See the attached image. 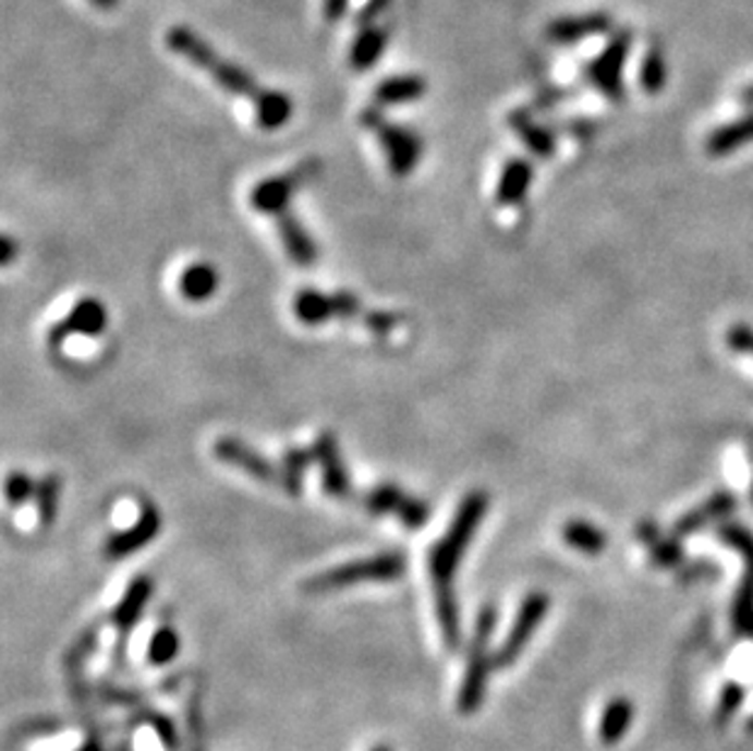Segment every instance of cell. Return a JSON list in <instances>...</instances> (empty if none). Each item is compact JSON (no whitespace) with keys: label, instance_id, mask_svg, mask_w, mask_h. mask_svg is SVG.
<instances>
[{"label":"cell","instance_id":"obj_28","mask_svg":"<svg viewBox=\"0 0 753 751\" xmlns=\"http://www.w3.org/2000/svg\"><path fill=\"white\" fill-rule=\"evenodd\" d=\"M35 502H37V518L39 522L49 528L51 522L57 520L59 502H61V479L57 473H49V476L39 479L37 490H35Z\"/></svg>","mask_w":753,"mask_h":751},{"label":"cell","instance_id":"obj_19","mask_svg":"<svg viewBox=\"0 0 753 751\" xmlns=\"http://www.w3.org/2000/svg\"><path fill=\"white\" fill-rule=\"evenodd\" d=\"M612 25V17L605 13H587V15H573L554 20L549 27V37L559 45H573L581 43L585 37L607 33Z\"/></svg>","mask_w":753,"mask_h":751},{"label":"cell","instance_id":"obj_21","mask_svg":"<svg viewBox=\"0 0 753 751\" xmlns=\"http://www.w3.org/2000/svg\"><path fill=\"white\" fill-rule=\"evenodd\" d=\"M510 128L514 130V135L522 140L524 147H530L536 157H551L556 149L554 132L542 128L539 122H534L527 110H514L510 112Z\"/></svg>","mask_w":753,"mask_h":751},{"label":"cell","instance_id":"obj_23","mask_svg":"<svg viewBox=\"0 0 753 751\" xmlns=\"http://www.w3.org/2000/svg\"><path fill=\"white\" fill-rule=\"evenodd\" d=\"M388 33L376 25H366L359 29V35L354 39L352 49H349V61L356 71H368L376 66V61L386 51Z\"/></svg>","mask_w":753,"mask_h":751},{"label":"cell","instance_id":"obj_29","mask_svg":"<svg viewBox=\"0 0 753 751\" xmlns=\"http://www.w3.org/2000/svg\"><path fill=\"white\" fill-rule=\"evenodd\" d=\"M179 646H181V640L177 630H173V627H159L149 640V652H147L149 662L157 666L171 664L173 658L179 656Z\"/></svg>","mask_w":753,"mask_h":751},{"label":"cell","instance_id":"obj_12","mask_svg":"<svg viewBox=\"0 0 753 751\" xmlns=\"http://www.w3.org/2000/svg\"><path fill=\"white\" fill-rule=\"evenodd\" d=\"M313 455H315L319 471H323V488L327 496L337 500H352L354 486L344 467L342 449H339V441L332 432H323V435H317L313 445Z\"/></svg>","mask_w":753,"mask_h":751},{"label":"cell","instance_id":"obj_31","mask_svg":"<svg viewBox=\"0 0 753 751\" xmlns=\"http://www.w3.org/2000/svg\"><path fill=\"white\" fill-rule=\"evenodd\" d=\"M642 88L646 94H658L666 86V61L656 49L648 51L642 61Z\"/></svg>","mask_w":753,"mask_h":751},{"label":"cell","instance_id":"obj_7","mask_svg":"<svg viewBox=\"0 0 753 751\" xmlns=\"http://www.w3.org/2000/svg\"><path fill=\"white\" fill-rule=\"evenodd\" d=\"M364 508L371 516H396L405 528L420 530L429 520V506L422 498L408 496L396 483H378L364 493Z\"/></svg>","mask_w":753,"mask_h":751},{"label":"cell","instance_id":"obj_17","mask_svg":"<svg viewBox=\"0 0 753 751\" xmlns=\"http://www.w3.org/2000/svg\"><path fill=\"white\" fill-rule=\"evenodd\" d=\"M278 225V237H281V244L295 266L301 269H311L317 264V244L307 230L301 225V220L295 215H288V218L276 220Z\"/></svg>","mask_w":753,"mask_h":751},{"label":"cell","instance_id":"obj_32","mask_svg":"<svg viewBox=\"0 0 753 751\" xmlns=\"http://www.w3.org/2000/svg\"><path fill=\"white\" fill-rule=\"evenodd\" d=\"M35 490H37V483L27 476L25 471H15L10 473L8 481H5V498H8V506L20 508L25 506L29 498H35Z\"/></svg>","mask_w":753,"mask_h":751},{"label":"cell","instance_id":"obj_1","mask_svg":"<svg viewBox=\"0 0 753 751\" xmlns=\"http://www.w3.org/2000/svg\"><path fill=\"white\" fill-rule=\"evenodd\" d=\"M490 508V496L486 490H471L461 506L453 512L447 534L432 544L427 552V569L432 579V591H435L437 622L444 637V644L453 652L461 640L459 625V603L453 593V581H457V569L466 554L469 544L476 537L483 518Z\"/></svg>","mask_w":753,"mask_h":751},{"label":"cell","instance_id":"obj_38","mask_svg":"<svg viewBox=\"0 0 753 751\" xmlns=\"http://www.w3.org/2000/svg\"><path fill=\"white\" fill-rule=\"evenodd\" d=\"M15 254H17V244H15L13 237L5 234L3 242H0V259H3V266H8L10 262H13Z\"/></svg>","mask_w":753,"mask_h":751},{"label":"cell","instance_id":"obj_39","mask_svg":"<svg viewBox=\"0 0 753 751\" xmlns=\"http://www.w3.org/2000/svg\"><path fill=\"white\" fill-rule=\"evenodd\" d=\"M90 3L96 5V8H100V10H112V8L120 3V0H90Z\"/></svg>","mask_w":753,"mask_h":751},{"label":"cell","instance_id":"obj_27","mask_svg":"<svg viewBox=\"0 0 753 751\" xmlns=\"http://www.w3.org/2000/svg\"><path fill=\"white\" fill-rule=\"evenodd\" d=\"M315 461L313 455V447L305 449V447H291L286 449V455L281 459V473H283V483L281 488L288 493V496L297 498L303 493V479H305V471Z\"/></svg>","mask_w":753,"mask_h":751},{"label":"cell","instance_id":"obj_42","mask_svg":"<svg viewBox=\"0 0 753 751\" xmlns=\"http://www.w3.org/2000/svg\"><path fill=\"white\" fill-rule=\"evenodd\" d=\"M751 496H753V488H751Z\"/></svg>","mask_w":753,"mask_h":751},{"label":"cell","instance_id":"obj_36","mask_svg":"<svg viewBox=\"0 0 753 751\" xmlns=\"http://www.w3.org/2000/svg\"><path fill=\"white\" fill-rule=\"evenodd\" d=\"M680 557H683V552L676 542H656L654 547V561L658 566H673Z\"/></svg>","mask_w":753,"mask_h":751},{"label":"cell","instance_id":"obj_6","mask_svg":"<svg viewBox=\"0 0 753 751\" xmlns=\"http://www.w3.org/2000/svg\"><path fill=\"white\" fill-rule=\"evenodd\" d=\"M495 630V610L483 608L476 622V632H473V642L469 650V666L466 676L461 681L459 691V713L461 715H473L483 703V691H486L488 681V668H490V637Z\"/></svg>","mask_w":753,"mask_h":751},{"label":"cell","instance_id":"obj_18","mask_svg":"<svg viewBox=\"0 0 753 751\" xmlns=\"http://www.w3.org/2000/svg\"><path fill=\"white\" fill-rule=\"evenodd\" d=\"M532 179H534V169L527 159L514 157L505 163L500 171L498 189H495V201H498L500 208L520 205L524 201V195L530 193Z\"/></svg>","mask_w":753,"mask_h":751},{"label":"cell","instance_id":"obj_20","mask_svg":"<svg viewBox=\"0 0 753 751\" xmlns=\"http://www.w3.org/2000/svg\"><path fill=\"white\" fill-rule=\"evenodd\" d=\"M427 94V84L422 76L415 74H402L384 78L374 90V102L378 108L390 106H405V102L420 100Z\"/></svg>","mask_w":753,"mask_h":751},{"label":"cell","instance_id":"obj_9","mask_svg":"<svg viewBox=\"0 0 753 751\" xmlns=\"http://www.w3.org/2000/svg\"><path fill=\"white\" fill-rule=\"evenodd\" d=\"M108 327V311L106 305L96 298H84V301H78L71 311L66 313V317H61L57 325H51L49 335H47V342L51 349H59L64 347V342L69 337H98L106 332Z\"/></svg>","mask_w":753,"mask_h":751},{"label":"cell","instance_id":"obj_5","mask_svg":"<svg viewBox=\"0 0 753 751\" xmlns=\"http://www.w3.org/2000/svg\"><path fill=\"white\" fill-rule=\"evenodd\" d=\"M319 169H323L319 159H305L291 171L264 179L252 189L250 205L256 213L271 215V218L276 220L288 218V215H293L291 213L293 195L301 191L307 181H313L319 173Z\"/></svg>","mask_w":753,"mask_h":751},{"label":"cell","instance_id":"obj_26","mask_svg":"<svg viewBox=\"0 0 753 751\" xmlns=\"http://www.w3.org/2000/svg\"><path fill=\"white\" fill-rule=\"evenodd\" d=\"M561 540L575 552L587 554V557H597V554H603V549L607 547V537L603 534V530L585 520L566 522L561 528Z\"/></svg>","mask_w":753,"mask_h":751},{"label":"cell","instance_id":"obj_2","mask_svg":"<svg viewBox=\"0 0 753 751\" xmlns=\"http://www.w3.org/2000/svg\"><path fill=\"white\" fill-rule=\"evenodd\" d=\"M167 45L171 51H177L179 57L189 59L193 66L203 69L215 84L232 96H240L252 100L256 110V120L259 128L274 132L283 128L293 116V100L281 90H264L256 81L246 74L242 66L232 64V61L222 59L201 35H195L191 27H171L167 33Z\"/></svg>","mask_w":753,"mask_h":751},{"label":"cell","instance_id":"obj_41","mask_svg":"<svg viewBox=\"0 0 753 751\" xmlns=\"http://www.w3.org/2000/svg\"><path fill=\"white\" fill-rule=\"evenodd\" d=\"M374 751H390V749H388V747H384V744H380V747H376Z\"/></svg>","mask_w":753,"mask_h":751},{"label":"cell","instance_id":"obj_11","mask_svg":"<svg viewBox=\"0 0 753 751\" xmlns=\"http://www.w3.org/2000/svg\"><path fill=\"white\" fill-rule=\"evenodd\" d=\"M546 610H549V598H546L544 593H532L524 598L522 608L512 622L510 634L505 637L502 646L498 650V654H495V666H510L514 658L520 656V652L532 640L534 630L544 620Z\"/></svg>","mask_w":753,"mask_h":751},{"label":"cell","instance_id":"obj_10","mask_svg":"<svg viewBox=\"0 0 753 751\" xmlns=\"http://www.w3.org/2000/svg\"><path fill=\"white\" fill-rule=\"evenodd\" d=\"M159 532H161L159 508L151 506V502H142V512L137 522H132L127 530L112 532L106 540V544H102V552H106V557L110 561L127 559L132 557V554H137L139 549H144L147 544L157 540Z\"/></svg>","mask_w":753,"mask_h":751},{"label":"cell","instance_id":"obj_3","mask_svg":"<svg viewBox=\"0 0 753 751\" xmlns=\"http://www.w3.org/2000/svg\"><path fill=\"white\" fill-rule=\"evenodd\" d=\"M405 569H408L405 554L384 552V554H376V557L347 561L342 566H335V569L317 573L303 583V591L313 595H323V593L349 589V585H356V583H388V581L402 579V576H405Z\"/></svg>","mask_w":753,"mask_h":751},{"label":"cell","instance_id":"obj_22","mask_svg":"<svg viewBox=\"0 0 753 751\" xmlns=\"http://www.w3.org/2000/svg\"><path fill=\"white\" fill-rule=\"evenodd\" d=\"M218 288H220V276L210 264H191L179 279V291L185 301H191V303L210 301Z\"/></svg>","mask_w":753,"mask_h":751},{"label":"cell","instance_id":"obj_34","mask_svg":"<svg viewBox=\"0 0 753 751\" xmlns=\"http://www.w3.org/2000/svg\"><path fill=\"white\" fill-rule=\"evenodd\" d=\"M727 344L734 349V352H739V354L753 352V329L749 325L731 327L729 335H727Z\"/></svg>","mask_w":753,"mask_h":751},{"label":"cell","instance_id":"obj_14","mask_svg":"<svg viewBox=\"0 0 753 751\" xmlns=\"http://www.w3.org/2000/svg\"><path fill=\"white\" fill-rule=\"evenodd\" d=\"M734 508H737V498L731 496L729 490H717L715 496H709L703 502V506L685 512V516L676 522L673 534L676 537H690V534L700 532L703 528H707V524L725 520L729 512H734Z\"/></svg>","mask_w":753,"mask_h":751},{"label":"cell","instance_id":"obj_30","mask_svg":"<svg viewBox=\"0 0 753 751\" xmlns=\"http://www.w3.org/2000/svg\"><path fill=\"white\" fill-rule=\"evenodd\" d=\"M329 305H332V320H347V323H364L368 311L361 305V298L352 291H337L329 293Z\"/></svg>","mask_w":753,"mask_h":751},{"label":"cell","instance_id":"obj_35","mask_svg":"<svg viewBox=\"0 0 753 751\" xmlns=\"http://www.w3.org/2000/svg\"><path fill=\"white\" fill-rule=\"evenodd\" d=\"M390 5V0H366V5L359 10V15H356V23L361 27H366V25H374V20L378 15H384L386 10Z\"/></svg>","mask_w":753,"mask_h":751},{"label":"cell","instance_id":"obj_15","mask_svg":"<svg viewBox=\"0 0 753 751\" xmlns=\"http://www.w3.org/2000/svg\"><path fill=\"white\" fill-rule=\"evenodd\" d=\"M151 591H154V585L149 576H137V579L130 583L125 595L120 598V603L116 605V610H112L110 615V622L116 625V630L120 632L122 640H125V637L132 632V627L139 622V617L151 598Z\"/></svg>","mask_w":753,"mask_h":751},{"label":"cell","instance_id":"obj_25","mask_svg":"<svg viewBox=\"0 0 753 751\" xmlns=\"http://www.w3.org/2000/svg\"><path fill=\"white\" fill-rule=\"evenodd\" d=\"M293 313L297 320L307 327H319L332 320V305H329V293L315 291V288H303L293 298Z\"/></svg>","mask_w":753,"mask_h":751},{"label":"cell","instance_id":"obj_37","mask_svg":"<svg viewBox=\"0 0 753 751\" xmlns=\"http://www.w3.org/2000/svg\"><path fill=\"white\" fill-rule=\"evenodd\" d=\"M347 5L349 0H325V20H329V23L342 20L347 13Z\"/></svg>","mask_w":753,"mask_h":751},{"label":"cell","instance_id":"obj_8","mask_svg":"<svg viewBox=\"0 0 753 751\" xmlns=\"http://www.w3.org/2000/svg\"><path fill=\"white\" fill-rule=\"evenodd\" d=\"M212 457L227 467L244 471L254 481L266 483V486H281L283 483L281 467H274L264 455L236 437H220L215 441Z\"/></svg>","mask_w":753,"mask_h":751},{"label":"cell","instance_id":"obj_4","mask_svg":"<svg viewBox=\"0 0 753 751\" xmlns=\"http://www.w3.org/2000/svg\"><path fill=\"white\" fill-rule=\"evenodd\" d=\"M361 125L374 132L380 142V149L386 154L388 169L396 173V177H408L417 169L420 157H422V140L417 132H412L408 128H400L396 122H388L380 116L378 108H366L359 116Z\"/></svg>","mask_w":753,"mask_h":751},{"label":"cell","instance_id":"obj_16","mask_svg":"<svg viewBox=\"0 0 753 751\" xmlns=\"http://www.w3.org/2000/svg\"><path fill=\"white\" fill-rule=\"evenodd\" d=\"M717 534L721 542H727L731 549H737L746 564V579L744 585H741L737 613L744 617V620H749L753 615V534L746 528H741V524H721Z\"/></svg>","mask_w":753,"mask_h":751},{"label":"cell","instance_id":"obj_33","mask_svg":"<svg viewBox=\"0 0 753 751\" xmlns=\"http://www.w3.org/2000/svg\"><path fill=\"white\" fill-rule=\"evenodd\" d=\"M402 323H405V315L402 313H393V311H368L364 317V325L368 332H374L378 337H386L398 329Z\"/></svg>","mask_w":753,"mask_h":751},{"label":"cell","instance_id":"obj_13","mask_svg":"<svg viewBox=\"0 0 753 751\" xmlns=\"http://www.w3.org/2000/svg\"><path fill=\"white\" fill-rule=\"evenodd\" d=\"M629 45H632V37L627 33L617 35L612 43L605 47L603 54L593 61L591 69H587V76H591L593 84L612 100H620L624 94L622 66L629 54Z\"/></svg>","mask_w":753,"mask_h":751},{"label":"cell","instance_id":"obj_24","mask_svg":"<svg viewBox=\"0 0 753 751\" xmlns=\"http://www.w3.org/2000/svg\"><path fill=\"white\" fill-rule=\"evenodd\" d=\"M749 142H753V112L712 132L707 140V152L712 157H725V154L737 152L739 147H746Z\"/></svg>","mask_w":753,"mask_h":751},{"label":"cell","instance_id":"obj_40","mask_svg":"<svg viewBox=\"0 0 753 751\" xmlns=\"http://www.w3.org/2000/svg\"><path fill=\"white\" fill-rule=\"evenodd\" d=\"M741 102H746V106H753V84L749 88L741 90Z\"/></svg>","mask_w":753,"mask_h":751}]
</instances>
